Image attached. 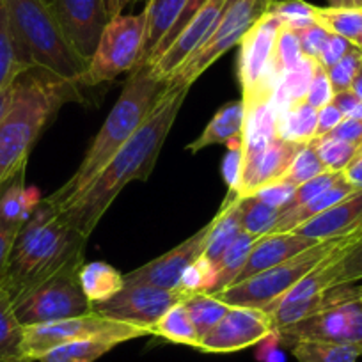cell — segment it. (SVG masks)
I'll list each match as a JSON object with an SVG mask.
<instances>
[{"instance_id":"56","label":"cell","mask_w":362,"mask_h":362,"mask_svg":"<svg viewBox=\"0 0 362 362\" xmlns=\"http://www.w3.org/2000/svg\"><path fill=\"white\" fill-rule=\"evenodd\" d=\"M105 4L107 9H109L110 18H114V16L121 15V13L124 11V8H127V0H105Z\"/></svg>"},{"instance_id":"47","label":"cell","mask_w":362,"mask_h":362,"mask_svg":"<svg viewBox=\"0 0 362 362\" xmlns=\"http://www.w3.org/2000/svg\"><path fill=\"white\" fill-rule=\"evenodd\" d=\"M295 190H297V187L276 181V183L261 187L259 190H256V192L252 194V197L259 199L261 203H264L267 206L281 210V214H283V211L288 208V204L291 203V199H293Z\"/></svg>"},{"instance_id":"57","label":"cell","mask_w":362,"mask_h":362,"mask_svg":"<svg viewBox=\"0 0 362 362\" xmlns=\"http://www.w3.org/2000/svg\"><path fill=\"white\" fill-rule=\"evenodd\" d=\"M350 90L362 102V71L358 73L357 78L354 80V83H351V89Z\"/></svg>"},{"instance_id":"3","label":"cell","mask_w":362,"mask_h":362,"mask_svg":"<svg viewBox=\"0 0 362 362\" xmlns=\"http://www.w3.org/2000/svg\"><path fill=\"white\" fill-rule=\"evenodd\" d=\"M86 242L61 210L48 197H41L18 231L2 286L15 302L69 263L83 259Z\"/></svg>"},{"instance_id":"19","label":"cell","mask_w":362,"mask_h":362,"mask_svg":"<svg viewBox=\"0 0 362 362\" xmlns=\"http://www.w3.org/2000/svg\"><path fill=\"white\" fill-rule=\"evenodd\" d=\"M316 243H318L316 240L298 236L295 233H268V235L256 240L249 254V259H247L245 267L240 272V276L236 277L235 283L245 281L259 274V272L284 263V261L291 259L293 256L300 254L302 250L309 249Z\"/></svg>"},{"instance_id":"9","label":"cell","mask_w":362,"mask_h":362,"mask_svg":"<svg viewBox=\"0 0 362 362\" xmlns=\"http://www.w3.org/2000/svg\"><path fill=\"white\" fill-rule=\"evenodd\" d=\"M144 336H149V332L142 327L117 322L90 311L89 315L76 318L23 327V355L27 362H36L52 348L69 341L110 339L121 344Z\"/></svg>"},{"instance_id":"41","label":"cell","mask_w":362,"mask_h":362,"mask_svg":"<svg viewBox=\"0 0 362 362\" xmlns=\"http://www.w3.org/2000/svg\"><path fill=\"white\" fill-rule=\"evenodd\" d=\"M267 11L276 15L281 20V23L291 30L308 29L316 23V6L309 4L305 0H283V2L268 6Z\"/></svg>"},{"instance_id":"24","label":"cell","mask_w":362,"mask_h":362,"mask_svg":"<svg viewBox=\"0 0 362 362\" xmlns=\"http://www.w3.org/2000/svg\"><path fill=\"white\" fill-rule=\"evenodd\" d=\"M189 0H148L146 13V41L144 52L139 66H144L148 62L149 55L155 52V48L162 43L163 37L170 33L174 23L177 22L180 15L185 9Z\"/></svg>"},{"instance_id":"55","label":"cell","mask_w":362,"mask_h":362,"mask_svg":"<svg viewBox=\"0 0 362 362\" xmlns=\"http://www.w3.org/2000/svg\"><path fill=\"white\" fill-rule=\"evenodd\" d=\"M329 8L362 9V0H327Z\"/></svg>"},{"instance_id":"5","label":"cell","mask_w":362,"mask_h":362,"mask_svg":"<svg viewBox=\"0 0 362 362\" xmlns=\"http://www.w3.org/2000/svg\"><path fill=\"white\" fill-rule=\"evenodd\" d=\"M69 95L75 93L34 71L23 73L16 80L13 105L0 123V190L18 170L25 169L45 124Z\"/></svg>"},{"instance_id":"63","label":"cell","mask_w":362,"mask_h":362,"mask_svg":"<svg viewBox=\"0 0 362 362\" xmlns=\"http://www.w3.org/2000/svg\"><path fill=\"white\" fill-rule=\"evenodd\" d=\"M361 290H362V283H361Z\"/></svg>"},{"instance_id":"13","label":"cell","mask_w":362,"mask_h":362,"mask_svg":"<svg viewBox=\"0 0 362 362\" xmlns=\"http://www.w3.org/2000/svg\"><path fill=\"white\" fill-rule=\"evenodd\" d=\"M274 323L263 309L229 305L221 322L201 339L197 350L204 354H233L274 337Z\"/></svg>"},{"instance_id":"4","label":"cell","mask_w":362,"mask_h":362,"mask_svg":"<svg viewBox=\"0 0 362 362\" xmlns=\"http://www.w3.org/2000/svg\"><path fill=\"white\" fill-rule=\"evenodd\" d=\"M23 61L50 83L76 93L89 66L69 43L47 0H4Z\"/></svg>"},{"instance_id":"62","label":"cell","mask_w":362,"mask_h":362,"mask_svg":"<svg viewBox=\"0 0 362 362\" xmlns=\"http://www.w3.org/2000/svg\"><path fill=\"white\" fill-rule=\"evenodd\" d=\"M358 48H362V34H361V40H358Z\"/></svg>"},{"instance_id":"17","label":"cell","mask_w":362,"mask_h":362,"mask_svg":"<svg viewBox=\"0 0 362 362\" xmlns=\"http://www.w3.org/2000/svg\"><path fill=\"white\" fill-rule=\"evenodd\" d=\"M300 146L277 137L264 148L243 153V176L238 196L249 197L261 187L279 181Z\"/></svg>"},{"instance_id":"50","label":"cell","mask_w":362,"mask_h":362,"mask_svg":"<svg viewBox=\"0 0 362 362\" xmlns=\"http://www.w3.org/2000/svg\"><path fill=\"white\" fill-rule=\"evenodd\" d=\"M354 47H357V45L344 40V37L336 36V34H330L327 43L323 45V50L318 57V64L323 66L325 69L332 68V66L337 64V62H339Z\"/></svg>"},{"instance_id":"35","label":"cell","mask_w":362,"mask_h":362,"mask_svg":"<svg viewBox=\"0 0 362 362\" xmlns=\"http://www.w3.org/2000/svg\"><path fill=\"white\" fill-rule=\"evenodd\" d=\"M315 20L330 34L344 37L358 47L362 34V9H339L329 8V6L318 8L316 6Z\"/></svg>"},{"instance_id":"25","label":"cell","mask_w":362,"mask_h":362,"mask_svg":"<svg viewBox=\"0 0 362 362\" xmlns=\"http://www.w3.org/2000/svg\"><path fill=\"white\" fill-rule=\"evenodd\" d=\"M357 190L361 189H357V187H354L351 183H348V181L344 180V176H341V180L337 181L336 185L330 187L329 190H325V192L320 194V196H316L315 199L308 201V203L300 204V206L297 208H291V210L288 211H283L279 221L276 222V226H274V229H272V233L293 231L297 226L304 224V222L309 221V218L323 214V211L332 208L334 204H337L339 201H343L344 197L350 196V194L357 192Z\"/></svg>"},{"instance_id":"34","label":"cell","mask_w":362,"mask_h":362,"mask_svg":"<svg viewBox=\"0 0 362 362\" xmlns=\"http://www.w3.org/2000/svg\"><path fill=\"white\" fill-rule=\"evenodd\" d=\"M116 346V341L110 339L69 341L61 346L52 348L37 362H95Z\"/></svg>"},{"instance_id":"32","label":"cell","mask_w":362,"mask_h":362,"mask_svg":"<svg viewBox=\"0 0 362 362\" xmlns=\"http://www.w3.org/2000/svg\"><path fill=\"white\" fill-rule=\"evenodd\" d=\"M183 305H185L189 318L192 325L196 327L197 334L203 339L215 325L222 320V316L228 313L229 305L222 302L221 298L215 295L201 291V293H192L189 297L183 298Z\"/></svg>"},{"instance_id":"1","label":"cell","mask_w":362,"mask_h":362,"mask_svg":"<svg viewBox=\"0 0 362 362\" xmlns=\"http://www.w3.org/2000/svg\"><path fill=\"white\" fill-rule=\"evenodd\" d=\"M190 87H167L130 141L112 156L95 181L61 210L62 217L82 236L89 238L121 190L132 181L151 176L162 146L176 123Z\"/></svg>"},{"instance_id":"58","label":"cell","mask_w":362,"mask_h":362,"mask_svg":"<svg viewBox=\"0 0 362 362\" xmlns=\"http://www.w3.org/2000/svg\"><path fill=\"white\" fill-rule=\"evenodd\" d=\"M277 2H283V0H259V4L263 6V8H264V11H267V8H268V6H272V4H277Z\"/></svg>"},{"instance_id":"22","label":"cell","mask_w":362,"mask_h":362,"mask_svg":"<svg viewBox=\"0 0 362 362\" xmlns=\"http://www.w3.org/2000/svg\"><path fill=\"white\" fill-rule=\"evenodd\" d=\"M25 169L18 170L0 190V226L13 231L22 229L41 199L36 189L25 187Z\"/></svg>"},{"instance_id":"53","label":"cell","mask_w":362,"mask_h":362,"mask_svg":"<svg viewBox=\"0 0 362 362\" xmlns=\"http://www.w3.org/2000/svg\"><path fill=\"white\" fill-rule=\"evenodd\" d=\"M325 137L339 139V141L351 142V144H361L362 142V121L358 119H350V117H344L329 135Z\"/></svg>"},{"instance_id":"54","label":"cell","mask_w":362,"mask_h":362,"mask_svg":"<svg viewBox=\"0 0 362 362\" xmlns=\"http://www.w3.org/2000/svg\"><path fill=\"white\" fill-rule=\"evenodd\" d=\"M343 176L348 183L357 189H362V156H355L350 165L343 170Z\"/></svg>"},{"instance_id":"30","label":"cell","mask_w":362,"mask_h":362,"mask_svg":"<svg viewBox=\"0 0 362 362\" xmlns=\"http://www.w3.org/2000/svg\"><path fill=\"white\" fill-rule=\"evenodd\" d=\"M149 334L156 337H162V339L170 341V343L176 344H185V346L199 348L201 337L197 334L196 327L192 325L189 318V313H187L183 300L180 304L173 305L155 325L149 329Z\"/></svg>"},{"instance_id":"40","label":"cell","mask_w":362,"mask_h":362,"mask_svg":"<svg viewBox=\"0 0 362 362\" xmlns=\"http://www.w3.org/2000/svg\"><path fill=\"white\" fill-rule=\"evenodd\" d=\"M302 59H304V54H302L298 34L283 25L277 34L276 48H274V71L277 78L281 80V76L293 71L300 64Z\"/></svg>"},{"instance_id":"59","label":"cell","mask_w":362,"mask_h":362,"mask_svg":"<svg viewBox=\"0 0 362 362\" xmlns=\"http://www.w3.org/2000/svg\"><path fill=\"white\" fill-rule=\"evenodd\" d=\"M357 156H362V142L358 144V148H357Z\"/></svg>"},{"instance_id":"26","label":"cell","mask_w":362,"mask_h":362,"mask_svg":"<svg viewBox=\"0 0 362 362\" xmlns=\"http://www.w3.org/2000/svg\"><path fill=\"white\" fill-rule=\"evenodd\" d=\"M78 279L83 295L90 302V305L109 300L110 297L119 293L124 286L123 274L105 261L83 263L80 268Z\"/></svg>"},{"instance_id":"46","label":"cell","mask_w":362,"mask_h":362,"mask_svg":"<svg viewBox=\"0 0 362 362\" xmlns=\"http://www.w3.org/2000/svg\"><path fill=\"white\" fill-rule=\"evenodd\" d=\"M334 95H336V93H334V87L332 83H330L329 75H327V69L316 62L315 75H313L311 83H309L308 87L304 102L308 103V105H311L313 109L320 110L322 107L332 103Z\"/></svg>"},{"instance_id":"61","label":"cell","mask_w":362,"mask_h":362,"mask_svg":"<svg viewBox=\"0 0 362 362\" xmlns=\"http://www.w3.org/2000/svg\"><path fill=\"white\" fill-rule=\"evenodd\" d=\"M233 2H243V0H228V4H233Z\"/></svg>"},{"instance_id":"20","label":"cell","mask_w":362,"mask_h":362,"mask_svg":"<svg viewBox=\"0 0 362 362\" xmlns=\"http://www.w3.org/2000/svg\"><path fill=\"white\" fill-rule=\"evenodd\" d=\"M362 218V189L357 192L350 194L348 197H344L343 201H339L337 204H334L332 208L325 210L323 214L316 215V217L309 218L304 224L297 226L293 229L295 235L305 236V238L316 240V242H322V240L332 238V236L341 235V233L348 231L350 228H354L358 221Z\"/></svg>"},{"instance_id":"45","label":"cell","mask_w":362,"mask_h":362,"mask_svg":"<svg viewBox=\"0 0 362 362\" xmlns=\"http://www.w3.org/2000/svg\"><path fill=\"white\" fill-rule=\"evenodd\" d=\"M341 176H343V173H330V170H325V173L318 174V176L313 177V180L298 185L297 190H295L293 199H291V203L288 204V208L284 211L291 210V208H297L300 206V204H305L308 201L315 199L316 196H320V194H323L325 190H329L330 187L336 185L337 181L341 180Z\"/></svg>"},{"instance_id":"23","label":"cell","mask_w":362,"mask_h":362,"mask_svg":"<svg viewBox=\"0 0 362 362\" xmlns=\"http://www.w3.org/2000/svg\"><path fill=\"white\" fill-rule=\"evenodd\" d=\"M242 228V210H240V196L235 192H229L226 201L222 203L218 214L211 218L210 235H208L206 247H204L203 256L208 257L214 264L221 261L226 250L233 245Z\"/></svg>"},{"instance_id":"38","label":"cell","mask_w":362,"mask_h":362,"mask_svg":"<svg viewBox=\"0 0 362 362\" xmlns=\"http://www.w3.org/2000/svg\"><path fill=\"white\" fill-rule=\"evenodd\" d=\"M322 173H325V167H323L322 160L316 155L313 142H309V144H302L298 148V151L295 153L293 160H291L279 181L281 183H288V185L298 187Z\"/></svg>"},{"instance_id":"21","label":"cell","mask_w":362,"mask_h":362,"mask_svg":"<svg viewBox=\"0 0 362 362\" xmlns=\"http://www.w3.org/2000/svg\"><path fill=\"white\" fill-rule=\"evenodd\" d=\"M245 117L247 107L242 98L226 103L211 117L210 123L203 130V134L187 146V151L199 153L201 149L208 148V146L228 144L233 139L242 137L243 128H245Z\"/></svg>"},{"instance_id":"14","label":"cell","mask_w":362,"mask_h":362,"mask_svg":"<svg viewBox=\"0 0 362 362\" xmlns=\"http://www.w3.org/2000/svg\"><path fill=\"white\" fill-rule=\"evenodd\" d=\"M69 43L83 59L95 55L103 29L110 22L105 0H47Z\"/></svg>"},{"instance_id":"11","label":"cell","mask_w":362,"mask_h":362,"mask_svg":"<svg viewBox=\"0 0 362 362\" xmlns=\"http://www.w3.org/2000/svg\"><path fill=\"white\" fill-rule=\"evenodd\" d=\"M264 11L259 0H243L228 4L221 22L217 23L211 36L197 48L169 78L165 80L167 87H192L201 75L222 57L228 50L240 45L242 37L249 27L256 22L257 16Z\"/></svg>"},{"instance_id":"28","label":"cell","mask_w":362,"mask_h":362,"mask_svg":"<svg viewBox=\"0 0 362 362\" xmlns=\"http://www.w3.org/2000/svg\"><path fill=\"white\" fill-rule=\"evenodd\" d=\"M277 134L284 141L295 144H309L316 137L318 127V110L302 100L283 110H277Z\"/></svg>"},{"instance_id":"42","label":"cell","mask_w":362,"mask_h":362,"mask_svg":"<svg viewBox=\"0 0 362 362\" xmlns=\"http://www.w3.org/2000/svg\"><path fill=\"white\" fill-rule=\"evenodd\" d=\"M215 277H217L215 264L208 257L201 256L181 276V283L177 290H181L185 295L201 293V291L210 293L215 284Z\"/></svg>"},{"instance_id":"60","label":"cell","mask_w":362,"mask_h":362,"mask_svg":"<svg viewBox=\"0 0 362 362\" xmlns=\"http://www.w3.org/2000/svg\"><path fill=\"white\" fill-rule=\"evenodd\" d=\"M134 2H137V0H127V8H128V6L134 4Z\"/></svg>"},{"instance_id":"43","label":"cell","mask_w":362,"mask_h":362,"mask_svg":"<svg viewBox=\"0 0 362 362\" xmlns=\"http://www.w3.org/2000/svg\"><path fill=\"white\" fill-rule=\"evenodd\" d=\"M362 71V48L354 47L337 64L327 69L330 83L334 87V93L351 89V83Z\"/></svg>"},{"instance_id":"36","label":"cell","mask_w":362,"mask_h":362,"mask_svg":"<svg viewBox=\"0 0 362 362\" xmlns=\"http://www.w3.org/2000/svg\"><path fill=\"white\" fill-rule=\"evenodd\" d=\"M295 358L298 362H357L362 350L354 344L316 343V341H302L291 346Z\"/></svg>"},{"instance_id":"52","label":"cell","mask_w":362,"mask_h":362,"mask_svg":"<svg viewBox=\"0 0 362 362\" xmlns=\"http://www.w3.org/2000/svg\"><path fill=\"white\" fill-rule=\"evenodd\" d=\"M343 119L344 116L334 103L322 107V109L318 110V127H316L315 141L316 139H322L325 137V135H329Z\"/></svg>"},{"instance_id":"8","label":"cell","mask_w":362,"mask_h":362,"mask_svg":"<svg viewBox=\"0 0 362 362\" xmlns=\"http://www.w3.org/2000/svg\"><path fill=\"white\" fill-rule=\"evenodd\" d=\"M83 263V259L69 263L68 267L16 298L15 313L20 323L29 327L89 315L93 305L83 295L78 279Z\"/></svg>"},{"instance_id":"39","label":"cell","mask_w":362,"mask_h":362,"mask_svg":"<svg viewBox=\"0 0 362 362\" xmlns=\"http://www.w3.org/2000/svg\"><path fill=\"white\" fill-rule=\"evenodd\" d=\"M313 146L316 149V155L322 160L325 170L330 173H343L351 160L357 156V144L351 142L339 141L332 137H322L313 141Z\"/></svg>"},{"instance_id":"44","label":"cell","mask_w":362,"mask_h":362,"mask_svg":"<svg viewBox=\"0 0 362 362\" xmlns=\"http://www.w3.org/2000/svg\"><path fill=\"white\" fill-rule=\"evenodd\" d=\"M243 137V135H242ZM233 139L228 142V153L222 160V177H224L226 185L229 192H240L243 176V139Z\"/></svg>"},{"instance_id":"48","label":"cell","mask_w":362,"mask_h":362,"mask_svg":"<svg viewBox=\"0 0 362 362\" xmlns=\"http://www.w3.org/2000/svg\"><path fill=\"white\" fill-rule=\"evenodd\" d=\"M206 2H208V0H189V2H187L185 9H183V13H181V15H180V18H177V22L174 23V27H173V29H170V33L167 34L165 37H163L162 43H160L158 47L155 48V52H153V54L149 55V59H148V62H146V64L151 66L153 62H155L156 59H158L160 55H162L163 52L167 50V47H169V45L173 43L174 40H176L177 34H180L181 30L185 29L187 23H189L190 20H192L194 16L197 15V11H199V9L203 8V6L206 4Z\"/></svg>"},{"instance_id":"51","label":"cell","mask_w":362,"mask_h":362,"mask_svg":"<svg viewBox=\"0 0 362 362\" xmlns=\"http://www.w3.org/2000/svg\"><path fill=\"white\" fill-rule=\"evenodd\" d=\"M18 236V231L4 228L0 226V286L4 284L6 276H8L9 261H11L13 247H15V240Z\"/></svg>"},{"instance_id":"29","label":"cell","mask_w":362,"mask_h":362,"mask_svg":"<svg viewBox=\"0 0 362 362\" xmlns=\"http://www.w3.org/2000/svg\"><path fill=\"white\" fill-rule=\"evenodd\" d=\"M30 71L20 52L18 41L13 33L11 20L4 0H0V89L16 82L23 73Z\"/></svg>"},{"instance_id":"2","label":"cell","mask_w":362,"mask_h":362,"mask_svg":"<svg viewBox=\"0 0 362 362\" xmlns=\"http://www.w3.org/2000/svg\"><path fill=\"white\" fill-rule=\"evenodd\" d=\"M163 89H165V82L153 71L149 64L137 66L132 71V75L124 82L116 105L112 107L105 123L90 142L78 169L55 192L47 196L59 210L76 199L105 169L112 156L130 141L132 135L151 114Z\"/></svg>"},{"instance_id":"15","label":"cell","mask_w":362,"mask_h":362,"mask_svg":"<svg viewBox=\"0 0 362 362\" xmlns=\"http://www.w3.org/2000/svg\"><path fill=\"white\" fill-rule=\"evenodd\" d=\"M210 228L211 221L185 242L170 249L169 252L128 272L127 276H123L124 284H151V286L165 288V290H177L181 276L185 274L187 268L203 256Z\"/></svg>"},{"instance_id":"31","label":"cell","mask_w":362,"mask_h":362,"mask_svg":"<svg viewBox=\"0 0 362 362\" xmlns=\"http://www.w3.org/2000/svg\"><path fill=\"white\" fill-rule=\"evenodd\" d=\"M257 236L249 235V233L242 231L238 238L233 242V245L229 247L224 252V256L221 257L217 264H215V270H217V277H215V284L211 288L210 295L218 293V291L226 290L228 286H231L236 281V277L240 276V272L245 267L247 259H249V254L252 250L254 243H256Z\"/></svg>"},{"instance_id":"7","label":"cell","mask_w":362,"mask_h":362,"mask_svg":"<svg viewBox=\"0 0 362 362\" xmlns=\"http://www.w3.org/2000/svg\"><path fill=\"white\" fill-rule=\"evenodd\" d=\"M146 41V13L110 18L103 29L95 55L80 76V86L112 82L123 73L134 71L142 59Z\"/></svg>"},{"instance_id":"10","label":"cell","mask_w":362,"mask_h":362,"mask_svg":"<svg viewBox=\"0 0 362 362\" xmlns=\"http://www.w3.org/2000/svg\"><path fill=\"white\" fill-rule=\"evenodd\" d=\"M281 27L276 15L263 11L240 41L238 75L245 107L274 100L279 83L274 71V48Z\"/></svg>"},{"instance_id":"16","label":"cell","mask_w":362,"mask_h":362,"mask_svg":"<svg viewBox=\"0 0 362 362\" xmlns=\"http://www.w3.org/2000/svg\"><path fill=\"white\" fill-rule=\"evenodd\" d=\"M228 8V0H208L197 11V15L177 34L176 40L167 47V50L151 64L153 71L165 82L177 68H180L204 41L211 36L217 23L221 22Z\"/></svg>"},{"instance_id":"12","label":"cell","mask_w":362,"mask_h":362,"mask_svg":"<svg viewBox=\"0 0 362 362\" xmlns=\"http://www.w3.org/2000/svg\"><path fill=\"white\" fill-rule=\"evenodd\" d=\"M189 295L181 290H165L151 284H124L109 300L93 304V311L117 322L142 327L149 332L153 325ZM151 336V334H149Z\"/></svg>"},{"instance_id":"6","label":"cell","mask_w":362,"mask_h":362,"mask_svg":"<svg viewBox=\"0 0 362 362\" xmlns=\"http://www.w3.org/2000/svg\"><path fill=\"white\" fill-rule=\"evenodd\" d=\"M284 346L302 341L354 344L362 350V290L361 284H343L325 291L323 305L300 322L274 334Z\"/></svg>"},{"instance_id":"27","label":"cell","mask_w":362,"mask_h":362,"mask_svg":"<svg viewBox=\"0 0 362 362\" xmlns=\"http://www.w3.org/2000/svg\"><path fill=\"white\" fill-rule=\"evenodd\" d=\"M0 362H27L23 325L16 318L15 302L4 286H0Z\"/></svg>"},{"instance_id":"33","label":"cell","mask_w":362,"mask_h":362,"mask_svg":"<svg viewBox=\"0 0 362 362\" xmlns=\"http://www.w3.org/2000/svg\"><path fill=\"white\" fill-rule=\"evenodd\" d=\"M316 62L318 61H315V59L304 57L293 71L281 76L276 95H274V103H276L277 110H283L293 103L305 100V93H308L313 75H315Z\"/></svg>"},{"instance_id":"37","label":"cell","mask_w":362,"mask_h":362,"mask_svg":"<svg viewBox=\"0 0 362 362\" xmlns=\"http://www.w3.org/2000/svg\"><path fill=\"white\" fill-rule=\"evenodd\" d=\"M240 210H242L243 231L257 236V238L272 233V229L281 217V210L267 206L252 196L240 197Z\"/></svg>"},{"instance_id":"18","label":"cell","mask_w":362,"mask_h":362,"mask_svg":"<svg viewBox=\"0 0 362 362\" xmlns=\"http://www.w3.org/2000/svg\"><path fill=\"white\" fill-rule=\"evenodd\" d=\"M362 281V243L346 254L337 263L322 261L313 272L291 288V295L298 300H313L318 298L330 288L355 284Z\"/></svg>"},{"instance_id":"49","label":"cell","mask_w":362,"mask_h":362,"mask_svg":"<svg viewBox=\"0 0 362 362\" xmlns=\"http://www.w3.org/2000/svg\"><path fill=\"white\" fill-rule=\"evenodd\" d=\"M295 33L298 34V40H300V47H302V54H304V57L318 61L320 54H322L323 50V45L327 43V40H329L330 36L329 30H325L322 25L315 23V25L308 27V29L295 30Z\"/></svg>"}]
</instances>
